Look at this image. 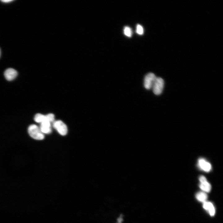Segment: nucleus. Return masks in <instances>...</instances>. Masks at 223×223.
<instances>
[{
    "instance_id": "f257e3e1",
    "label": "nucleus",
    "mask_w": 223,
    "mask_h": 223,
    "mask_svg": "<svg viewBox=\"0 0 223 223\" xmlns=\"http://www.w3.org/2000/svg\"><path fill=\"white\" fill-rule=\"evenodd\" d=\"M28 132L31 137L37 140H42L44 138V135L37 125L32 124L28 128Z\"/></svg>"
},
{
    "instance_id": "f03ea898",
    "label": "nucleus",
    "mask_w": 223,
    "mask_h": 223,
    "mask_svg": "<svg viewBox=\"0 0 223 223\" xmlns=\"http://www.w3.org/2000/svg\"><path fill=\"white\" fill-rule=\"evenodd\" d=\"M164 85L163 79L160 77H157L152 87L153 92L156 95H159L162 92Z\"/></svg>"
},
{
    "instance_id": "7ed1b4c3",
    "label": "nucleus",
    "mask_w": 223,
    "mask_h": 223,
    "mask_svg": "<svg viewBox=\"0 0 223 223\" xmlns=\"http://www.w3.org/2000/svg\"><path fill=\"white\" fill-rule=\"evenodd\" d=\"M53 125L55 129L61 135L64 136L67 134V126L62 121L59 120L55 121L53 122Z\"/></svg>"
},
{
    "instance_id": "20e7f679",
    "label": "nucleus",
    "mask_w": 223,
    "mask_h": 223,
    "mask_svg": "<svg viewBox=\"0 0 223 223\" xmlns=\"http://www.w3.org/2000/svg\"><path fill=\"white\" fill-rule=\"evenodd\" d=\"M156 77L155 74L153 73L150 72L147 73L144 78V87L147 90H150L152 88Z\"/></svg>"
},
{
    "instance_id": "39448f33",
    "label": "nucleus",
    "mask_w": 223,
    "mask_h": 223,
    "mask_svg": "<svg viewBox=\"0 0 223 223\" xmlns=\"http://www.w3.org/2000/svg\"><path fill=\"white\" fill-rule=\"evenodd\" d=\"M198 165L200 168L207 172L210 171L212 168L211 164L203 158H200L199 159Z\"/></svg>"
},
{
    "instance_id": "423d86ee",
    "label": "nucleus",
    "mask_w": 223,
    "mask_h": 223,
    "mask_svg": "<svg viewBox=\"0 0 223 223\" xmlns=\"http://www.w3.org/2000/svg\"><path fill=\"white\" fill-rule=\"evenodd\" d=\"M4 75L6 79L8 81H11L14 79L17 75V72L12 68H9L4 72Z\"/></svg>"
},
{
    "instance_id": "0eeeda50",
    "label": "nucleus",
    "mask_w": 223,
    "mask_h": 223,
    "mask_svg": "<svg viewBox=\"0 0 223 223\" xmlns=\"http://www.w3.org/2000/svg\"><path fill=\"white\" fill-rule=\"evenodd\" d=\"M50 123V122L46 120L40 123L39 128L41 131L44 134L50 133L51 132Z\"/></svg>"
},
{
    "instance_id": "6e6552de",
    "label": "nucleus",
    "mask_w": 223,
    "mask_h": 223,
    "mask_svg": "<svg viewBox=\"0 0 223 223\" xmlns=\"http://www.w3.org/2000/svg\"><path fill=\"white\" fill-rule=\"evenodd\" d=\"M203 208L208 211V212L211 216H213L215 213V209L211 202H205L203 204Z\"/></svg>"
},
{
    "instance_id": "1a4fd4ad",
    "label": "nucleus",
    "mask_w": 223,
    "mask_h": 223,
    "mask_svg": "<svg viewBox=\"0 0 223 223\" xmlns=\"http://www.w3.org/2000/svg\"><path fill=\"white\" fill-rule=\"evenodd\" d=\"M199 186L202 190L207 192H209L211 189V185L207 181L200 183Z\"/></svg>"
},
{
    "instance_id": "9d476101",
    "label": "nucleus",
    "mask_w": 223,
    "mask_h": 223,
    "mask_svg": "<svg viewBox=\"0 0 223 223\" xmlns=\"http://www.w3.org/2000/svg\"><path fill=\"white\" fill-rule=\"evenodd\" d=\"M34 120L36 122L40 123L45 121H48L46 115H45L40 113H37L35 115Z\"/></svg>"
},
{
    "instance_id": "9b49d317",
    "label": "nucleus",
    "mask_w": 223,
    "mask_h": 223,
    "mask_svg": "<svg viewBox=\"0 0 223 223\" xmlns=\"http://www.w3.org/2000/svg\"><path fill=\"white\" fill-rule=\"evenodd\" d=\"M196 197L198 200L201 202H204L206 201V200L207 199L208 195L204 192H200L196 194Z\"/></svg>"
},
{
    "instance_id": "f8f14e48",
    "label": "nucleus",
    "mask_w": 223,
    "mask_h": 223,
    "mask_svg": "<svg viewBox=\"0 0 223 223\" xmlns=\"http://www.w3.org/2000/svg\"><path fill=\"white\" fill-rule=\"evenodd\" d=\"M124 33L126 36L128 37H131L132 34L131 28L129 26L125 27L124 28Z\"/></svg>"
},
{
    "instance_id": "ddd939ff",
    "label": "nucleus",
    "mask_w": 223,
    "mask_h": 223,
    "mask_svg": "<svg viewBox=\"0 0 223 223\" xmlns=\"http://www.w3.org/2000/svg\"><path fill=\"white\" fill-rule=\"evenodd\" d=\"M136 32L140 35H142L144 33V30L143 27L139 24L137 25L136 28Z\"/></svg>"
},
{
    "instance_id": "4468645a",
    "label": "nucleus",
    "mask_w": 223,
    "mask_h": 223,
    "mask_svg": "<svg viewBox=\"0 0 223 223\" xmlns=\"http://www.w3.org/2000/svg\"><path fill=\"white\" fill-rule=\"evenodd\" d=\"M47 120L50 123L54 122L55 120V115L52 113H49L46 115Z\"/></svg>"
},
{
    "instance_id": "2eb2a0df",
    "label": "nucleus",
    "mask_w": 223,
    "mask_h": 223,
    "mask_svg": "<svg viewBox=\"0 0 223 223\" xmlns=\"http://www.w3.org/2000/svg\"><path fill=\"white\" fill-rule=\"evenodd\" d=\"M199 180L200 183L203 182L207 181L205 177L203 176H201L199 178Z\"/></svg>"
},
{
    "instance_id": "dca6fc26",
    "label": "nucleus",
    "mask_w": 223,
    "mask_h": 223,
    "mask_svg": "<svg viewBox=\"0 0 223 223\" xmlns=\"http://www.w3.org/2000/svg\"><path fill=\"white\" fill-rule=\"evenodd\" d=\"M1 1L7 3V2H11V1H13V0H1Z\"/></svg>"
},
{
    "instance_id": "f3484780",
    "label": "nucleus",
    "mask_w": 223,
    "mask_h": 223,
    "mask_svg": "<svg viewBox=\"0 0 223 223\" xmlns=\"http://www.w3.org/2000/svg\"></svg>"
}]
</instances>
